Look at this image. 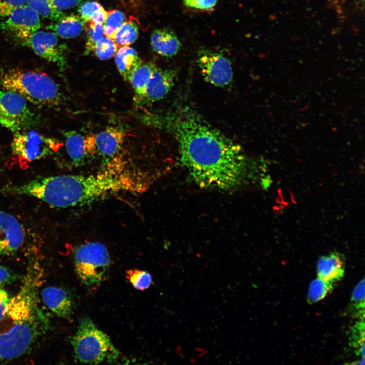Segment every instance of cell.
<instances>
[{
    "label": "cell",
    "instance_id": "obj_8",
    "mask_svg": "<svg viewBox=\"0 0 365 365\" xmlns=\"http://www.w3.org/2000/svg\"><path fill=\"white\" fill-rule=\"evenodd\" d=\"M60 145V141L56 139L35 131L25 130L14 133L11 147L14 154L32 161L48 157Z\"/></svg>",
    "mask_w": 365,
    "mask_h": 365
},
{
    "label": "cell",
    "instance_id": "obj_32",
    "mask_svg": "<svg viewBox=\"0 0 365 365\" xmlns=\"http://www.w3.org/2000/svg\"><path fill=\"white\" fill-rule=\"evenodd\" d=\"M27 0H0V20L7 17L17 8L25 5Z\"/></svg>",
    "mask_w": 365,
    "mask_h": 365
},
{
    "label": "cell",
    "instance_id": "obj_17",
    "mask_svg": "<svg viewBox=\"0 0 365 365\" xmlns=\"http://www.w3.org/2000/svg\"><path fill=\"white\" fill-rule=\"evenodd\" d=\"M345 259L338 252L321 257L317 262L318 277L335 284L344 276Z\"/></svg>",
    "mask_w": 365,
    "mask_h": 365
},
{
    "label": "cell",
    "instance_id": "obj_34",
    "mask_svg": "<svg viewBox=\"0 0 365 365\" xmlns=\"http://www.w3.org/2000/svg\"><path fill=\"white\" fill-rule=\"evenodd\" d=\"M82 0H50L52 6L57 10L62 12L76 7Z\"/></svg>",
    "mask_w": 365,
    "mask_h": 365
},
{
    "label": "cell",
    "instance_id": "obj_37",
    "mask_svg": "<svg viewBox=\"0 0 365 365\" xmlns=\"http://www.w3.org/2000/svg\"><path fill=\"white\" fill-rule=\"evenodd\" d=\"M349 364H364V358H362L361 359L355 361V362L350 363Z\"/></svg>",
    "mask_w": 365,
    "mask_h": 365
},
{
    "label": "cell",
    "instance_id": "obj_16",
    "mask_svg": "<svg viewBox=\"0 0 365 365\" xmlns=\"http://www.w3.org/2000/svg\"><path fill=\"white\" fill-rule=\"evenodd\" d=\"M41 296L45 306L58 316L66 319L70 317L72 302L64 289L56 286L47 287L42 290Z\"/></svg>",
    "mask_w": 365,
    "mask_h": 365
},
{
    "label": "cell",
    "instance_id": "obj_10",
    "mask_svg": "<svg viewBox=\"0 0 365 365\" xmlns=\"http://www.w3.org/2000/svg\"><path fill=\"white\" fill-rule=\"evenodd\" d=\"M21 41L40 57L56 64L61 70L64 69L66 46L59 42L54 32L38 30Z\"/></svg>",
    "mask_w": 365,
    "mask_h": 365
},
{
    "label": "cell",
    "instance_id": "obj_36",
    "mask_svg": "<svg viewBox=\"0 0 365 365\" xmlns=\"http://www.w3.org/2000/svg\"><path fill=\"white\" fill-rule=\"evenodd\" d=\"M10 300L8 294L4 290L0 288V321L6 315Z\"/></svg>",
    "mask_w": 365,
    "mask_h": 365
},
{
    "label": "cell",
    "instance_id": "obj_18",
    "mask_svg": "<svg viewBox=\"0 0 365 365\" xmlns=\"http://www.w3.org/2000/svg\"><path fill=\"white\" fill-rule=\"evenodd\" d=\"M151 44L153 50L164 57L175 55L181 44L175 34L167 29H157L151 35Z\"/></svg>",
    "mask_w": 365,
    "mask_h": 365
},
{
    "label": "cell",
    "instance_id": "obj_21",
    "mask_svg": "<svg viewBox=\"0 0 365 365\" xmlns=\"http://www.w3.org/2000/svg\"><path fill=\"white\" fill-rule=\"evenodd\" d=\"M156 67L157 66L152 62H142L133 72L129 82L134 89V100L137 104L143 95L145 86Z\"/></svg>",
    "mask_w": 365,
    "mask_h": 365
},
{
    "label": "cell",
    "instance_id": "obj_4",
    "mask_svg": "<svg viewBox=\"0 0 365 365\" xmlns=\"http://www.w3.org/2000/svg\"><path fill=\"white\" fill-rule=\"evenodd\" d=\"M1 83L5 90L15 92L40 107H53L61 101L58 85L42 71L8 70L2 75Z\"/></svg>",
    "mask_w": 365,
    "mask_h": 365
},
{
    "label": "cell",
    "instance_id": "obj_5",
    "mask_svg": "<svg viewBox=\"0 0 365 365\" xmlns=\"http://www.w3.org/2000/svg\"><path fill=\"white\" fill-rule=\"evenodd\" d=\"M71 344L75 357L82 363L96 364L118 355L109 337L88 318L80 321Z\"/></svg>",
    "mask_w": 365,
    "mask_h": 365
},
{
    "label": "cell",
    "instance_id": "obj_35",
    "mask_svg": "<svg viewBox=\"0 0 365 365\" xmlns=\"http://www.w3.org/2000/svg\"><path fill=\"white\" fill-rule=\"evenodd\" d=\"M16 279L15 276L7 268L0 265V288Z\"/></svg>",
    "mask_w": 365,
    "mask_h": 365
},
{
    "label": "cell",
    "instance_id": "obj_11",
    "mask_svg": "<svg viewBox=\"0 0 365 365\" xmlns=\"http://www.w3.org/2000/svg\"><path fill=\"white\" fill-rule=\"evenodd\" d=\"M41 26L39 15L27 5L15 9L0 21V29L14 33L21 41L38 31Z\"/></svg>",
    "mask_w": 365,
    "mask_h": 365
},
{
    "label": "cell",
    "instance_id": "obj_31",
    "mask_svg": "<svg viewBox=\"0 0 365 365\" xmlns=\"http://www.w3.org/2000/svg\"><path fill=\"white\" fill-rule=\"evenodd\" d=\"M119 48L114 40L105 37L97 42L93 52L99 59L104 60L113 57Z\"/></svg>",
    "mask_w": 365,
    "mask_h": 365
},
{
    "label": "cell",
    "instance_id": "obj_6",
    "mask_svg": "<svg viewBox=\"0 0 365 365\" xmlns=\"http://www.w3.org/2000/svg\"><path fill=\"white\" fill-rule=\"evenodd\" d=\"M75 270L81 282L89 288L97 287L105 277L110 264L106 247L91 242L79 246L75 252Z\"/></svg>",
    "mask_w": 365,
    "mask_h": 365
},
{
    "label": "cell",
    "instance_id": "obj_14",
    "mask_svg": "<svg viewBox=\"0 0 365 365\" xmlns=\"http://www.w3.org/2000/svg\"><path fill=\"white\" fill-rule=\"evenodd\" d=\"M174 81L173 71L157 67L148 81L143 95L137 104H142L162 99L170 91Z\"/></svg>",
    "mask_w": 365,
    "mask_h": 365
},
{
    "label": "cell",
    "instance_id": "obj_27",
    "mask_svg": "<svg viewBox=\"0 0 365 365\" xmlns=\"http://www.w3.org/2000/svg\"><path fill=\"white\" fill-rule=\"evenodd\" d=\"M125 19L124 14L120 11L114 10L107 12L106 19L102 24L104 35L114 40L117 31Z\"/></svg>",
    "mask_w": 365,
    "mask_h": 365
},
{
    "label": "cell",
    "instance_id": "obj_7",
    "mask_svg": "<svg viewBox=\"0 0 365 365\" xmlns=\"http://www.w3.org/2000/svg\"><path fill=\"white\" fill-rule=\"evenodd\" d=\"M35 120L34 113L23 97L11 91H0L1 126L15 133L30 128Z\"/></svg>",
    "mask_w": 365,
    "mask_h": 365
},
{
    "label": "cell",
    "instance_id": "obj_13",
    "mask_svg": "<svg viewBox=\"0 0 365 365\" xmlns=\"http://www.w3.org/2000/svg\"><path fill=\"white\" fill-rule=\"evenodd\" d=\"M66 152L73 164L81 166L97 154L94 135L84 136L75 131H64Z\"/></svg>",
    "mask_w": 365,
    "mask_h": 365
},
{
    "label": "cell",
    "instance_id": "obj_22",
    "mask_svg": "<svg viewBox=\"0 0 365 365\" xmlns=\"http://www.w3.org/2000/svg\"><path fill=\"white\" fill-rule=\"evenodd\" d=\"M80 17L86 22L93 21L103 24L107 17V12L96 2H87L79 9Z\"/></svg>",
    "mask_w": 365,
    "mask_h": 365
},
{
    "label": "cell",
    "instance_id": "obj_20",
    "mask_svg": "<svg viewBox=\"0 0 365 365\" xmlns=\"http://www.w3.org/2000/svg\"><path fill=\"white\" fill-rule=\"evenodd\" d=\"M115 57L119 72L126 81H129L134 70L143 62L136 51L129 46L120 47Z\"/></svg>",
    "mask_w": 365,
    "mask_h": 365
},
{
    "label": "cell",
    "instance_id": "obj_28",
    "mask_svg": "<svg viewBox=\"0 0 365 365\" xmlns=\"http://www.w3.org/2000/svg\"><path fill=\"white\" fill-rule=\"evenodd\" d=\"M334 284L319 277L314 279L309 285L308 302L313 304L321 300L333 289Z\"/></svg>",
    "mask_w": 365,
    "mask_h": 365
},
{
    "label": "cell",
    "instance_id": "obj_23",
    "mask_svg": "<svg viewBox=\"0 0 365 365\" xmlns=\"http://www.w3.org/2000/svg\"><path fill=\"white\" fill-rule=\"evenodd\" d=\"M138 35V27L132 20L124 21L117 31L114 41L119 47L129 46L133 43Z\"/></svg>",
    "mask_w": 365,
    "mask_h": 365
},
{
    "label": "cell",
    "instance_id": "obj_26",
    "mask_svg": "<svg viewBox=\"0 0 365 365\" xmlns=\"http://www.w3.org/2000/svg\"><path fill=\"white\" fill-rule=\"evenodd\" d=\"M27 4L39 15L55 21L64 14L55 9L50 0H27Z\"/></svg>",
    "mask_w": 365,
    "mask_h": 365
},
{
    "label": "cell",
    "instance_id": "obj_24",
    "mask_svg": "<svg viewBox=\"0 0 365 365\" xmlns=\"http://www.w3.org/2000/svg\"><path fill=\"white\" fill-rule=\"evenodd\" d=\"M364 279L355 287L350 299L349 311L352 316L364 319Z\"/></svg>",
    "mask_w": 365,
    "mask_h": 365
},
{
    "label": "cell",
    "instance_id": "obj_1",
    "mask_svg": "<svg viewBox=\"0 0 365 365\" xmlns=\"http://www.w3.org/2000/svg\"><path fill=\"white\" fill-rule=\"evenodd\" d=\"M155 119L174 135L180 162L199 186L228 190L244 182L248 162L239 144L190 113Z\"/></svg>",
    "mask_w": 365,
    "mask_h": 365
},
{
    "label": "cell",
    "instance_id": "obj_12",
    "mask_svg": "<svg viewBox=\"0 0 365 365\" xmlns=\"http://www.w3.org/2000/svg\"><path fill=\"white\" fill-rule=\"evenodd\" d=\"M24 232L22 225L13 215L0 211V255L9 254L23 244Z\"/></svg>",
    "mask_w": 365,
    "mask_h": 365
},
{
    "label": "cell",
    "instance_id": "obj_15",
    "mask_svg": "<svg viewBox=\"0 0 365 365\" xmlns=\"http://www.w3.org/2000/svg\"><path fill=\"white\" fill-rule=\"evenodd\" d=\"M126 135L125 131L118 127H107L94 135L97 154L109 162L121 150Z\"/></svg>",
    "mask_w": 365,
    "mask_h": 365
},
{
    "label": "cell",
    "instance_id": "obj_33",
    "mask_svg": "<svg viewBox=\"0 0 365 365\" xmlns=\"http://www.w3.org/2000/svg\"><path fill=\"white\" fill-rule=\"evenodd\" d=\"M217 0H183L185 6L201 10H209L216 5Z\"/></svg>",
    "mask_w": 365,
    "mask_h": 365
},
{
    "label": "cell",
    "instance_id": "obj_2",
    "mask_svg": "<svg viewBox=\"0 0 365 365\" xmlns=\"http://www.w3.org/2000/svg\"><path fill=\"white\" fill-rule=\"evenodd\" d=\"M145 183L115 166L89 175H62L36 178L21 185V194L59 208L84 205L115 193L140 192Z\"/></svg>",
    "mask_w": 365,
    "mask_h": 365
},
{
    "label": "cell",
    "instance_id": "obj_29",
    "mask_svg": "<svg viewBox=\"0 0 365 365\" xmlns=\"http://www.w3.org/2000/svg\"><path fill=\"white\" fill-rule=\"evenodd\" d=\"M87 41L84 54L88 55L93 52L97 42L104 35L103 25L93 21L88 22Z\"/></svg>",
    "mask_w": 365,
    "mask_h": 365
},
{
    "label": "cell",
    "instance_id": "obj_9",
    "mask_svg": "<svg viewBox=\"0 0 365 365\" xmlns=\"http://www.w3.org/2000/svg\"><path fill=\"white\" fill-rule=\"evenodd\" d=\"M197 63L204 80L220 87L230 85L233 70L230 60L223 54L209 50L200 51Z\"/></svg>",
    "mask_w": 365,
    "mask_h": 365
},
{
    "label": "cell",
    "instance_id": "obj_30",
    "mask_svg": "<svg viewBox=\"0 0 365 365\" xmlns=\"http://www.w3.org/2000/svg\"><path fill=\"white\" fill-rule=\"evenodd\" d=\"M126 277L133 286L139 290L149 288L152 282V277L147 271L131 269L126 272Z\"/></svg>",
    "mask_w": 365,
    "mask_h": 365
},
{
    "label": "cell",
    "instance_id": "obj_3",
    "mask_svg": "<svg viewBox=\"0 0 365 365\" xmlns=\"http://www.w3.org/2000/svg\"><path fill=\"white\" fill-rule=\"evenodd\" d=\"M34 312L31 298L24 293L10 300L4 317L8 328L0 330L1 360L22 355L32 344L38 331Z\"/></svg>",
    "mask_w": 365,
    "mask_h": 365
},
{
    "label": "cell",
    "instance_id": "obj_25",
    "mask_svg": "<svg viewBox=\"0 0 365 365\" xmlns=\"http://www.w3.org/2000/svg\"><path fill=\"white\" fill-rule=\"evenodd\" d=\"M349 345L355 353L364 358V319H359L352 327L349 338Z\"/></svg>",
    "mask_w": 365,
    "mask_h": 365
},
{
    "label": "cell",
    "instance_id": "obj_19",
    "mask_svg": "<svg viewBox=\"0 0 365 365\" xmlns=\"http://www.w3.org/2000/svg\"><path fill=\"white\" fill-rule=\"evenodd\" d=\"M86 23L80 16L77 15H64L47 26V28L62 38L70 39L81 34Z\"/></svg>",
    "mask_w": 365,
    "mask_h": 365
}]
</instances>
